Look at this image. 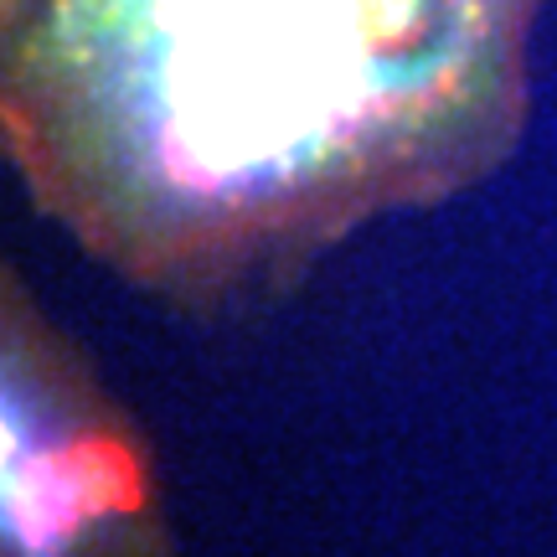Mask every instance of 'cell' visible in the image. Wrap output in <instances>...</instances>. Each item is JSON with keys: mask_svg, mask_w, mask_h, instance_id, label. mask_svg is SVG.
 <instances>
[{"mask_svg": "<svg viewBox=\"0 0 557 557\" xmlns=\"http://www.w3.org/2000/svg\"><path fill=\"white\" fill-rule=\"evenodd\" d=\"M537 0H5L21 176L120 274L269 284L511 145Z\"/></svg>", "mask_w": 557, "mask_h": 557, "instance_id": "obj_1", "label": "cell"}, {"mask_svg": "<svg viewBox=\"0 0 557 557\" xmlns=\"http://www.w3.org/2000/svg\"><path fill=\"white\" fill-rule=\"evenodd\" d=\"M0 325V553L160 557L145 438L16 284Z\"/></svg>", "mask_w": 557, "mask_h": 557, "instance_id": "obj_2", "label": "cell"}]
</instances>
